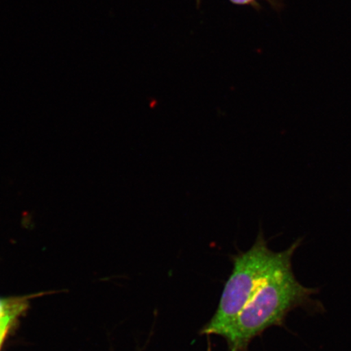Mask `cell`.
I'll return each instance as SVG.
<instances>
[{"label":"cell","mask_w":351,"mask_h":351,"mask_svg":"<svg viewBox=\"0 0 351 351\" xmlns=\"http://www.w3.org/2000/svg\"><path fill=\"white\" fill-rule=\"evenodd\" d=\"M26 308L25 298H0V318H16Z\"/></svg>","instance_id":"3"},{"label":"cell","mask_w":351,"mask_h":351,"mask_svg":"<svg viewBox=\"0 0 351 351\" xmlns=\"http://www.w3.org/2000/svg\"><path fill=\"white\" fill-rule=\"evenodd\" d=\"M230 1L236 4V5H249L256 8V10L260 8V3H258V0H230ZM265 1L269 2L270 5L276 11H280V8H282V0H265Z\"/></svg>","instance_id":"4"},{"label":"cell","mask_w":351,"mask_h":351,"mask_svg":"<svg viewBox=\"0 0 351 351\" xmlns=\"http://www.w3.org/2000/svg\"><path fill=\"white\" fill-rule=\"evenodd\" d=\"M26 216H25L23 218H22V226H23L25 228H29V223H32V216L26 213Z\"/></svg>","instance_id":"6"},{"label":"cell","mask_w":351,"mask_h":351,"mask_svg":"<svg viewBox=\"0 0 351 351\" xmlns=\"http://www.w3.org/2000/svg\"><path fill=\"white\" fill-rule=\"evenodd\" d=\"M16 318L12 317H5L0 318V348L3 344V341L7 335L8 329Z\"/></svg>","instance_id":"5"},{"label":"cell","mask_w":351,"mask_h":351,"mask_svg":"<svg viewBox=\"0 0 351 351\" xmlns=\"http://www.w3.org/2000/svg\"><path fill=\"white\" fill-rule=\"evenodd\" d=\"M302 241L298 239L285 251L275 252L267 245L261 230L252 247L234 257V267L217 313L202 333L223 337L267 276L282 263L292 260Z\"/></svg>","instance_id":"2"},{"label":"cell","mask_w":351,"mask_h":351,"mask_svg":"<svg viewBox=\"0 0 351 351\" xmlns=\"http://www.w3.org/2000/svg\"><path fill=\"white\" fill-rule=\"evenodd\" d=\"M318 289L306 287L295 278L292 260L275 269L244 306L223 335L229 351H247L250 343L266 329L282 326L287 315L300 307L317 308L313 300Z\"/></svg>","instance_id":"1"}]
</instances>
